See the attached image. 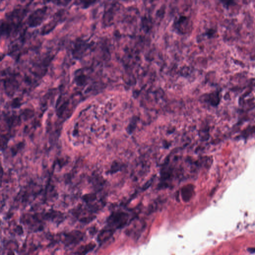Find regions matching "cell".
Returning a JSON list of instances; mask_svg holds the SVG:
<instances>
[{"label": "cell", "instance_id": "obj_1", "mask_svg": "<svg viewBox=\"0 0 255 255\" xmlns=\"http://www.w3.org/2000/svg\"><path fill=\"white\" fill-rule=\"evenodd\" d=\"M27 13V10L24 8H19L7 13L1 23L2 35L8 36L11 34H17Z\"/></svg>", "mask_w": 255, "mask_h": 255}, {"label": "cell", "instance_id": "obj_2", "mask_svg": "<svg viewBox=\"0 0 255 255\" xmlns=\"http://www.w3.org/2000/svg\"><path fill=\"white\" fill-rule=\"evenodd\" d=\"M71 213L76 219L80 223L86 225L93 221L96 218L94 215L93 212L90 210L88 208H83L82 205H79L77 207L71 210Z\"/></svg>", "mask_w": 255, "mask_h": 255}, {"label": "cell", "instance_id": "obj_3", "mask_svg": "<svg viewBox=\"0 0 255 255\" xmlns=\"http://www.w3.org/2000/svg\"><path fill=\"white\" fill-rule=\"evenodd\" d=\"M48 7L44 6L32 12L28 19V25L31 28H36L40 25L46 19L48 14Z\"/></svg>", "mask_w": 255, "mask_h": 255}, {"label": "cell", "instance_id": "obj_4", "mask_svg": "<svg viewBox=\"0 0 255 255\" xmlns=\"http://www.w3.org/2000/svg\"><path fill=\"white\" fill-rule=\"evenodd\" d=\"M85 233L79 230H73L63 233L61 242L65 247H70L79 244L84 239Z\"/></svg>", "mask_w": 255, "mask_h": 255}, {"label": "cell", "instance_id": "obj_5", "mask_svg": "<svg viewBox=\"0 0 255 255\" xmlns=\"http://www.w3.org/2000/svg\"><path fill=\"white\" fill-rule=\"evenodd\" d=\"M42 214L44 221H51L57 225L62 223L65 219L64 213L55 210H50L48 211L42 212Z\"/></svg>", "mask_w": 255, "mask_h": 255}, {"label": "cell", "instance_id": "obj_6", "mask_svg": "<svg viewBox=\"0 0 255 255\" xmlns=\"http://www.w3.org/2000/svg\"><path fill=\"white\" fill-rule=\"evenodd\" d=\"M82 199L90 210L94 213H96L100 209V206L98 205L95 202L97 200V193L96 192L84 194L82 197Z\"/></svg>", "mask_w": 255, "mask_h": 255}, {"label": "cell", "instance_id": "obj_7", "mask_svg": "<svg viewBox=\"0 0 255 255\" xmlns=\"http://www.w3.org/2000/svg\"><path fill=\"white\" fill-rule=\"evenodd\" d=\"M34 185V183H31L29 186L28 185V187L25 188V190L21 193V196L19 198L21 202L24 203L28 202L30 200V198L32 196L34 198H36L42 192V189H38L36 190L34 187H32Z\"/></svg>", "mask_w": 255, "mask_h": 255}, {"label": "cell", "instance_id": "obj_8", "mask_svg": "<svg viewBox=\"0 0 255 255\" xmlns=\"http://www.w3.org/2000/svg\"><path fill=\"white\" fill-rule=\"evenodd\" d=\"M89 181L91 183L92 185L97 192L99 191L101 189L104 184V181L102 177L98 174H93L89 178Z\"/></svg>", "mask_w": 255, "mask_h": 255}, {"label": "cell", "instance_id": "obj_9", "mask_svg": "<svg viewBox=\"0 0 255 255\" xmlns=\"http://www.w3.org/2000/svg\"><path fill=\"white\" fill-rule=\"evenodd\" d=\"M113 234V230L110 228L103 229L97 236V240L99 244H102L110 238Z\"/></svg>", "mask_w": 255, "mask_h": 255}, {"label": "cell", "instance_id": "obj_10", "mask_svg": "<svg viewBox=\"0 0 255 255\" xmlns=\"http://www.w3.org/2000/svg\"><path fill=\"white\" fill-rule=\"evenodd\" d=\"M96 244L94 242H90L89 244L82 245L78 248V249L75 252L76 255H86L92 251L95 248Z\"/></svg>", "mask_w": 255, "mask_h": 255}, {"label": "cell", "instance_id": "obj_11", "mask_svg": "<svg viewBox=\"0 0 255 255\" xmlns=\"http://www.w3.org/2000/svg\"><path fill=\"white\" fill-rule=\"evenodd\" d=\"M225 8L228 9L235 4V0H219Z\"/></svg>", "mask_w": 255, "mask_h": 255}, {"label": "cell", "instance_id": "obj_12", "mask_svg": "<svg viewBox=\"0 0 255 255\" xmlns=\"http://www.w3.org/2000/svg\"><path fill=\"white\" fill-rule=\"evenodd\" d=\"M55 4L58 6H66L71 1V0H55Z\"/></svg>", "mask_w": 255, "mask_h": 255}, {"label": "cell", "instance_id": "obj_13", "mask_svg": "<svg viewBox=\"0 0 255 255\" xmlns=\"http://www.w3.org/2000/svg\"><path fill=\"white\" fill-rule=\"evenodd\" d=\"M21 149V145H17V146L13 147L11 150V155L13 156H15L16 154H17L18 151Z\"/></svg>", "mask_w": 255, "mask_h": 255}, {"label": "cell", "instance_id": "obj_14", "mask_svg": "<svg viewBox=\"0 0 255 255\" xmlns=\"http://www.w3.org/2000/svg\"><path fill=\"white\" fill-rule=\"evenodd\" d=\"M19 1H21L22 2H24V1H27V0H19Z\"/></svg>", "mask_w": 255, "mask_h": 255}]
</instances>
